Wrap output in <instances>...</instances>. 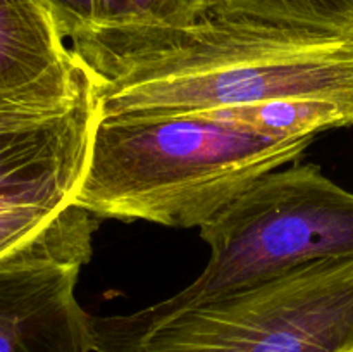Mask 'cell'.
I'll return each mask as SVG.
<instances>
[{
  "label": "cell",
  "instance_id": "obj_1",
  "mask_svg": "<svg viewBox=\"0 0 353 352\" xmlns=\"http://www.w3.org/2000/svg\"><path fill=\"white\" fill-rule=\"evenodd\" d=\"M99 117L181 114L314 97L353 106V37L209 14L186 26L121 23L72 41Z\"/></svg>",
  "mask_w": 353,
  "mask_h": 352
},
{
  "label": "cell",
  "instance_id": "obj_2",
  "mask_svg": "<svg viewBox=\"0 0 353 352\" xmlns=\"http://www.w3.org/2000/svg\"><path fill=\"white\" fill-rule=\"evenodd\" d=\"M316 137H276L210 110L99 117L72 204L100 219L202 228Z\"/></svg>",
  "mask_w": 353,
  "mask_h": 352
},
{
  "label": "cell",
  "instance_id": "obj_3",
  "mask_svg": "<svg viewBox=\"0 0 353 352\" xmlns=\"http://www.w3.org/2000/svg\"><path fill=\"white\" fill-rule=\"evenodd\" d=\"M95 352H348L353 349V255L181 307L152 304L92 316Z\"/></svg>",
  "mask_w": 353,
  "mask_h": 352
},
{
  "label": "cell",
  "instance_id": "obj_4",
  "mask_svg": "<svg viewBox=\"0 0 353 352\" xmlns=\"http://www.w3.org/2000/svg\"><path fill=\"white\" fill-rule=\"evenodd\" d=\"M199 230L209 262L162 306H190L307 262L353 255V193L319 166L293 164L262 176Z\"/></svg>",
  "mask_w": 353,
  "mask_h": 352
},
{
  "label": "cell",
  "instance_id": "obj_5",
  "mask_svg": "<svg viewBox=\"0 0 353 352\" xmlns=\"http://www.w3.org/2000/svg\"><path fill=\"white\" fill-rule=\"evenodd\" d=\"M100 217L69 204L33 242L0 259V352H95L74 286Z\"/></svg>",
  "mask_w": 353,
  "mask_h": 352
},
{
  "label": "cell",
  "instance_id": "obj_6",
  "mask_svg": "<svg viewBox=\"0 0 353 352\" xmlns=\"http://www.w3.org/2000/svg\"><path fill=\"white\" fill-rule=\"evenodd\" d=\"M97 121L92 76L61 106L0 100V213L69 206L85 175Z\"/></svg>",
  "mask_w": 353,
  "mask_h": 352
},
{
  "label": "cell",
  "instance_id": "obj_7",
  "mask_svg": "<svg viewBox=\"0 0 353 352\" xmlns=\"http://www.w3.org/2000/svg\"><path fill=\"white\" fill-rule=\"evenodd\" d=\"M88 78L40 0H0V100L61 106Z\"/></svg>",
  "mask_w": 353,
  "mask_h": 352
},
{
  "label": "cell",
  "instance_id": "obj_8",
  "mask_svg": "<svg viewBox=\"0 0 353 352\" xmlns=\"http://www.w3.org/2000/svg\"><path fill=\"white\" fill-rule=\"evenodd\" d=\"M212 14L353 37V0H219Z\"/></svg>",
  "mask_w": 353,
  "mask_h": 352
},
{
  "label": "cell",
  "instance_id": "obj_9",
  "mask_svg": "<svg viewBox=\"0 0 353 352\" xmlns=\"http://www.w3.org/2000/svg\"><path fill=\"white\" fill-rule=\"evenodd\" d=\"M64 40L76 41L99 28L123 21L121 0H40Z\"/></svg>",
  "mask_w": 353,
  "mask_h": 352
},
{
  "label": "cell",
  "instance_id": "obj_10",
  "mask_svg": "<svg viewBox=\"0 0 353 352\" xmlns=\"http://www.w3.org/2000/svg\"><path fill=\"white\" fill-rule=\"evenodd\" d=\"M217 3L219 0H121V23L186 26L212 14Z\"/></svg>",
  "mask_w": 353,
  "mask_h": 352
},
{
  "label": "cell",
  "instance_id": "obj_11",
  "mask_svg": "<svg viewBox=\"0 0 353 352\" xmlns=\"http://www.w3.org/2000/svg\"><path fill=\"white\" fill-rule=\"evenodd\" d=\"M348 352H353V349H352V351H348Z\"/></svg>",
  "mask_w": 353,
  "mask_h": 352
}]
</instances>
